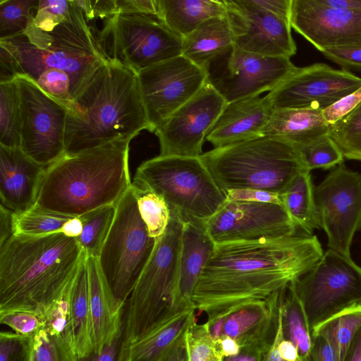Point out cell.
Returning <instances> with one entry per match:
<instances>
[{
  "mask_svg": "<svg viewBox=\"0 0 361 361\" xmlns=\"http://www.w3.org/2000/svg\"><path fill=\"white\" fill-rule=\"evenodd\" d=\"M324 254L317 236L295 233L216 244L193 295L195 310L217 313L281 291Z\"/></svg>",
  "mask_w": 361,
  "mask_h": 361,
  "instance_id": "obj_1",
  "label": "cell"
},
{
  "mask_svg": "<svg viewBox=\"0 0 361 361\" xmlns=\"http://www.w3.org/2000/svg\"><path fill=\"white\" fill-rule=\"evenodd\" d=\"M0 44L14 56L20 75L70 109L78 94L109 59L77 1L57 17H33L22 35Z\"/></svg>",
  "mask_w": 361,
  "mask_h": 361,
  "instance_id": "obj_2",
  "label": "cell"
},
{
  "mask_svg": "<svg viewBox=\"0 0 361 361\" xmlns=\"http://www.w3.org/2000/svg\"><path fill=\"white\" fill-rule=\"evenodd\" d=\"M85 256L62 232L14 234L0 245V312L42 314L69 289Z\"/></svg>",
  "mask_w": 361,
  "mask_h": 361,
  "instance_id": "obj_3",
  "label": "cell"
},
{
  "mask_svg": "<svg viewBox=\"0 0 361 361\" xmlns=\"http://www.w3.org/2000/svg\"><path fill=\"white\" fill-rule=\"evenodd\" d=\"M149 130L137 74L109 59L93 75L68 109L65 155H73Z\"/></svg>",
  "mask_w": 361,
  "mask_h": 361,
  "instance_id": "obj_4",
  "label": "cell"
},
{
  "mask_svg": "<svg viewBox=\"0 0 361 361\" xmlns=\"http://www.w3.org/2000/svg\"><path fill=\"white\" fill-rule=\"evenodd\" d=\"M132 139L112 141L46 168L36 207L68 216L116 205L132 185L128 157Z\"/></svg>",
  "mask_w": 361,
  "mask_h": 361,
  "instance_id": "obj_5",
  "label": "cell"
},
{
  "mask_svg": "<svg viewBox=\"0 0 361 361\" xmlns=\"http://www.w3.org/2000/svg\"><path fill=\"white\" fill-rule=\"evenodd\" d=\"M200 157L224 192L257 189L281 194L296 176L308 170L296 146L271 135L214 148Z\"/></svg>",
  "mask_w": 361,
  "mask_h": 361,
  "instance_id": "obj_6",
  "label": "cell"
},
{
  "mask_svg": "<svg viewBox=\"0 0 361 361\" xmlns=\"http://www.w3.org/2000/svg\"><path fill=\"white\" fill-rule=\"evenodd\" d=\"M183 222L171 212L167 228L157 240L153 252L126 303L124 353L132 343L180 312L175 308V295Z\"/></svg>",
  "mask_w": 361,
  "mask_h": 361,
  "instance_id": "obj_7",
  "label": "cell"
},
{
  "mask_svg": "<svg viewBox=\"0 0 361 361\" xmlns=\"http://www.w3.org/2000/svg\"><path fill=\"white\" fill-rule=\"evenodd\" d=\"M133 183L162 197L183 221L204 223L227 200L200 157L159 155L140 165Z\"/></svg>",
  "mask_w": 361,
  "mask_h": 361,
  "instance_id": "obj_8",
  "label": "cell"
},
{
  "mask_svg": "<svg viewBox=\"0 0 361 361\" xmlns=\"http://www.w3.org/2000/svg\"><path fill=\"white\" fill-rule=\"evenodd\" d=\"M156 241L140 214L131 185L116 204L112 226L97 258L105 284L118 303L126 305Z\"/></svg>",
  "mask_w": 361,
  "mask_h": 361,
  "instance_id": "obj_9",
  "label": "cell"
},
{
  "mask_svg": "<svg viewBox=\"0 0 361 361\" xmlns=\"http://www.w3.org/2000/svg\"><path fill=\"white\" fill-rule=\"evenodd\" d=\"M102 52L135 73L182 55L183 38L157 16L119 13L104 19L95 35Z\"/></svg>",
  "mask_w": 361,
  "mask_h": 361,
  "instance_id": "obj_10",
  "label": "cell"
},
{
  "mask_svg": "<svg viewBox=\"0 0 361 361\" xmlns=\"http://www.w3.org/2000/svg\"><path fill=\"white\" fill-rule=\"evenodd\" d=\"M312 331L342 310L361 303V267L351 257L328 249L317 264L293 281Z\"/></svg>",
  "mask_w": 361,
  "mask_h": 361,
  "instance_id": "obj_11",
  "label": "cell"
},
{
  "mask_svg": "<svg viewBox=\"0 0 361 361\" xmlns=\"http://www.w3.org/2000/svg\"><path fill=\"white\" fill-rule=\"evenodd\" d=\"M297 68L289 58L259 55L235 44L218 53L202 67L206 82L226 102L270 92Z\"/></svg>",
  "mask_w": 361,
  "mask_h": 361,
  "instance_id": "obj_12",
  "label": "cell"
},
{
  "mask_svg": "<svg viewBox=\"0 0 361 361\" xmlns=\"http://www.w3.org/2000/svg\"><path fill=\"white\" fill-rule=\"evenodd\" d=\"M15 80L20 97V148L47 168L65 155L68 109L26 75H18Z\"/></svg>",
  "mask_w": 361,
  "mask_h": 361,
  "instance_id": "obj_13",
  "label": "cell"
},
{
  "mask_svg": "<svg viewBox=\"0 0 361 361\" xmlns=\"http://www.w3.org/2000/svg\"><path fill=\"white\" fill-rule=\"evenodd\" d=\"M314 195L329 249L350 257L353 237L361 228V174L339 164L317 186Z\"/></svg>",
  "mask_w": 361,
  "mask_h": 361,
  "instance_id": "obj_14",
  "label": "cell"
},
{
  "mask_svg": "<svg viewBox=\"0 0 361 361\" xmlns=\"http://www.w3.org/2000/svg\"><path fill=\"white\" fill-rule=\"evenodd\" d=\"M137 74L150 132H155L206 83L203 68L183 55L146 68Z\"/></svg>",
  "mask_w": 361,
  "mask_h": 361,
  "instance_id": "obj_15",
  "label": "cell"
},
{
  "mask_svg": "<svg viewBox=\"0 0 361 361\" xmlns=\"http://www.w3.org/2000/svg\"><path fill=\"white\" fill-rule=\"evenodd\" d=\"M361 87V78L322 63L299 68L264 97L271 110H324Z\"/></svg>",
  "mask_w": 361,
  "mask_h": 361,
  "instance_id": "obj_16",
  "label": "cell"
},
{
  "mask_svg": "<svg viewBox=\"0 0 361 361\" xmlns=\"http://www.w3.org/2000/svg\"><path fill=\"white\" fill-rule=\"evenodd\" d=\"M204 227L216 244L283 237L298 230L283 205L228 200Z\"/></svg>",
  "mask_w": 361,
  "mask_h": 361,
  "instance_id": "obj_17",
  "label": "cell"
},
{
  "mask_svg": "<svg viewBox=\"0 0 361 361\" xmlns=\"http://www.w3.org/2000/svg\"><path fill=\"white\" fill-rule=\"evenodd\" d=\"M225 99L208 83L156 130L161 156L200 157L206 136L224 106Z\"/></svg>",
  "mask_w": 361,
  "mask_h": 361,
  "instance_id": "obj_18",
  "label": "cell"
},
{
  "mask_svg": "<svg viewBox=\"0 0 361 361\" xmlns=\"http://www.w3.org/2000/svg\"><path fill=\"white\" fill-rule=\"evenodd\" d=\"M223 1L236 47L271 57L290 59L296 54L289 21L253 5L250 0Z\"/></svg>",
  "mask_w": 361,
  "mask_h": 361,
  "instance_id": "obj_19",
  "label": "cell"
},
{
  "mask_svg": "<svg viewBox=\"0 0 361 361\" xmlns=\"http://www.w3.org/2000/svg\"><path fill=\"white\" fill-rule=\"evenodd\" d=\"M290 22L319 51L361 47V12L327 7L316 0H292Z\"/></svg>",
  "mask_w": 361,
  "mask_h": 361,
  "instance_id": "obj_20",
  "label": "cell"
},
{
  "mask_svg": "<svg viewBox=\"0 0 361 361\" xmlns=\"http://www.w3.org/2000/svg\"><path fill=\"white\" fill-rule=\"evenodd\" d=\"M281 291L265 299L246 302L208 314L205 324L214 341L227 336L243 347L274 340L278 326Z\"/></svg>",
  "mask_w": 361,
  "mask_h": 361,
  "instance_id": "obj_21",
  "label": "cell"
},
{
  "mask_svg": "<svg viewBox=\"0 0 361 361\" xmlns=\"http://www.w3.org/2000/svg\"><path fill=\"white\" fill-rule=\"evenodd\" d=\"M45 171L20 147L0 145L1 205L14 214L34 207Z\"/></svg>",
  "mask_w": 361,
  "mask_h": 361,
  "instance_id": "obj_22",
  "label": "cell"
},
{
  "mask_svg": "<svg viewBox=\"0 0 361 361\" xmlns=\"http://www.w3.org/2000/svg\"><path fill=\"white\" fill-rule=\"evenodd\" d=\"M271 111L259 96L227 102L206 140L217 148L262 136Z\"/></svg>",
  "mask_w": 361,
  "mask_h": 361,
  "instance_id": "obj_23",
  "label": "cell"
},
{
  "mask_svg": "<svg viewBox=\"0 0 361 361\" xmlns=\"http://www.w3.org/2000/svg\"><path fill=\"white\" fill-rule=\"evenodd\" d=\"M215 245L205 229L204 223L183 222L175 295L177 311L195 308L194 292Z\"/></svg>",
  "mask_w": 361,
  "mask_h": 361,
  "instance_id": "obj_24",
  "label": "cell"
},
{
  "mask_svg": "<svg viewBox=\"0 0 361 361\" xmlns=\"http://www.w3.org/2000/svg\"><path fill=\"white\" fill-rule=\"evenodd\" d=\"M89 303L92 317L93 352H99L111 342L124 324V307L118 303L104 281L97 257H86Z\"/></svg>",
  "mask_w": 361,
  "mask_h": 361,
  "instance_id": "obj_25",
  "label": "cell"
},
{
  "mask_svg": "<svg viewBox=\"0 0 361 361\" xmlns=\"http://www.w3.org/2000/svg\"><path fill=\"white\" fill-rule=\"evenodd\" d=\"M329 127L319 109H274L264 135L279 137L300 147L327 135Z\"/></svg>",
  "mask_w": 361,
  "mask_h": 361,
  "instance_id": "obj_26",
  "label": "cell"
},
{
  "mask_svg": "<svg viewBox=\"0 0 361 361\" xmlns=\"http://www.w3.org/2000/svg\"><path fill=\"white\" fill-rule=\"evenodd\" d=\"M158 18L182 38L205 20L226 14L223 0H157Z\"/></svg>",
  "mask_w": 361,
  "mask_h": 361,
  "instance_id": "obj_27",
  "label": "cell"
},
{
  "mask_svg": "<svg viewBox=\"0 0 361 361\" xmlns=\"http://www.w3.org/2000/svg\"><path fill=\"white\" fill-rule=\"evenodd\" d=\"M234 44L226 14L209 18L183 37L182 55L197 66H203L222 50Z\"/></svg>",
  "mask_w": 361,
  "mask_h": 361,
  "instance_id": "obj_28",
  "label": "cell"
},
{
  "mask_svg": "<svg viewBox=\"0 0 361 361\" xmlns=\"http://www.w3.org/2000/svg\"><path fill=\"white\" fill-rule=\"evenodd\" d=\"M195 311H180L132 343L126 349V361H156L188 329Z\"/></svg>",
  "mask_w": 361,
  "mask_h": 361,
  "instance_id": "obj_29",
  "label": "cell"
},
{
  "mask_svg": "<svg viewBox=\"0 0 361 361\" xmlns=\"http://www.w3.org/2000/svg\"><path fill=\"white\" fill-rule=\"evenodd\" d=\"M69 293L75 350L78 357H83L92 353L94 348L85 255L71 283Z\"/></svg>",
  "mask_w": 361,
  "mask_h": 361,
  "instance_id": "obj_30",
  "label": "cell"
},
{
  "mask_svg": "<svg viewBox=\"0 0 361 361\" xmlns=\"http://www.w3.org/2000/svg\"><path fill=\"white\" fill-rule=\"evenodd\" d=\"M314 191L310 171L305 170L281 193L283 206L288 214L298 228L308 235L321 228Z\"/></svg>",
  "mask_w": 361,
  "mask_h": 361,
  "instance_id": "obj_31",
  "label": "cell"
},
{
  "mask_svg": "<svg viewBox=\"0 0 361 361\" xmlns=\"http://www.w3.org/2000/svg\"><path fill=\"white\" fill-rule=\"evenodd\" d=\"M293 283L281 290L280 293L279 310L283 335L295 345L302 359L311 361V330Z\"/></svg>",
  "mask_w": 361,
  "mask_h": 361,
  "instance_id": "obj_32",
  "label": "cell"
},
{
  "mask_svg": "<svg viewBox=\"0 0 361 361\" xmlns=\"http://www.w3.org/2000/svg\"><path fill=\"white\" fill-rule=\"evenodd\" d=\"M360 327L361 303H358L316 326L311 335L325 337L334 348L337 361H344L348 348Z\"/></svg>",
  "mask_w": 361,
  "mask_h": 361,
  "instance_id": "obj_33",
  "label": "cell"
},
{
  "mask_svg": "<svg viewBox=\"0 0 361 361\" xmlns=\"http://www.w3.org/2000/svg\"><path fill=\"white\" fill-rule=\"evenodd\" d=\"M116 215V205H107L80 216L82 231L76 240L86 257L98 258Z\"/></svg>",
  "mask_w": 361,
  "mask_h": 361,
  "instance_id": "obj_34",
  "label": "cell"
},
{
  "mask_svg": "<svg viewBox=\"0 0 361 361\" xmlns=\"http://www.w3.org/2000/svg\"><path fill=\"white\" fill-rule=\"evenodd\" d=\"M21 114L16 80L0 83V145L20 147Z\"/></svg>",
  "mask_w": 361,
  "mask_h": 361,
  "instance_id": "obj_35",
  "label": "cell"
},
{
  "mask_svg": "<svg viewBox=\"0 0 361 361\" xmlns=\"http://www.w3.org/2000/svg\"><path fill=\"white\" fill-rule=\"evenodd\" d=\"M140 214L149 235L156 240L165 233L171 217L170 209L162 197L132 183Z\"/></svg>",
  "mask_w": 361,
  "mask_h": 361,
  "instance_id": "obj_36",
  "label": "cell"
},
{
  "mask_svg": "<svg viewBox=\"0 0 361 361\" xmlns=\"http://www.w3.org/2000/svg\"><path fill=\"white\" fill-rule=\"evenodd\" d=\"M39 0H0V40L23 34L38 8Z\"/></svg>",
  "mask_w": 361,
  "mask_h": 361,
  "instance_id": "obj_37",
  "label": "cell"
},
{
  "mask_svg": "<svg viewBox=\"0 0 361 361\" xmlns=\"http://www.w3.org/2000/svg\"><path fill=\"white\" fill-rule=\"evenodd\" d=\"M71 218L35 206L23 213L13 215L14 234L39 236L61 232L63 225Z\"/></svg>",
  "mask_w": 361,
  "mask_h": 361,
  "instance_id": "obj_38",
  "label": "cell"
},
{
  "mask_svg": "<svg viewBox=\"0 0 361 361\" xmlns=\"http://www.w3.org/2000/svg\"><path fill=\"white\" fill-rule=\"evenodd\" d=\"M328 135L340 148L344 158L361 160V103L331 125Z\"/></svg>",
  "mask_w": 361,
  "mask_h": 361,
  "instance_id": "obj_39",
  "label": "cell"
},
{
  "mask_svg": "<svg viewBox=\"0 0 361 361\" xmlns=\"http://www.w3.org/2000/svg\"><path fill=\"white\" fill-rule=\"evenodd\" d=\"M72 343L41 329L32 337L29 361H77Z\"/></svg>",
  "mask_w": 361,
  "mask_h": 361,
  "instance_id": "obj_40",
  "label": "cell"
},
{
  "mask_svg": "<svg viewBox=\"0 0 361 361\" xmlns=\"http://www.w3.org/2000/svg\"><path fill=\"white\" fill-rule=\"evenodd\" d=\"M298 148L306 168L310 171L315 169L334 168L343 164L345 159L328 134Z\"/></svg>",
  "mask_w": 361,
  "mask_h": 361,
  "instance_id": "obj_41",
  "label": "cell"
},
{
  "mask_svg": "<svg viewBox=\"0 0 361 361\" xmlns=\"http://www.w3.org/2000/svg\"><path fill=\"white\" fill-rule=\"evenodd\" d=\"M186 339L189 361L223 360L206 324H198L195 317L186 331Z\"/></svg>",
  "mask_w": 361,
  "mask_h": 361,
  "instance_id": "obj_42",
  "label": "cell"
},
{
  "mask_svg": "<svg viewBox=\"0 0 361 361\" xmlns=\"http://www.w3.org/2000/svg\"><path fill=\"white\" fill-rule=\"evenodd\" d=\"M70 288L60 299L42 314V317L44 321L43 328L51 334L61 336L74 345L71 317Z\"/></svg>",
  "mask_w": 361,
  "mask_h": 361,
  "instance_id": "obj_43",
  "label": "cell"
},
{
  "mask_svg": "<svg viewBox=\"0 0 361 361\" xmlns=\"http://www.w3.org/2000/svg\"><path fill=\"white\" fill-rule=\"evenodd\" d=\"M1 324L9 326L15 333L32 337L44 327L42 317L33 311L13 310L0 312Z\"/></svg>",
  "mask_w": 361,
  "mask_h": 361,
  "instance_id": "obj_44",
  "label": "cell"
},
{
  "mask_svg": "<svg viewBox=\"0 0 361 361\" xmlns=\"http://www.w3.org/2000/svg\"><path fill=\"white\" fill-rule=\"evenodd\" d=\"M32 337L9 331L0 333V361H29Z\"/></svg>",
  "mask_w": 361,
  "mask_h": 361,
  "instance_id": "obj_45",
  "label": "cell"
},
{
  "mask_svg": "<svg viewBox=\"0 0 361 361\" xmlns=\"http://www.w3.org/2000/svg\"><path fill=\"white\" fill-rule=\"evenodd\" d=\"M124 324L115 338L106 344L99 352H92L83 357H78L77 361H126L123 353Z\"/></svg>",
  "mask_w": 361,
  "mask_h": 361,
  "instance_id": "obj_46",
  "label": "cell"
},
{
  "mask_svg": "<svg viewBox=\"0 0 361 361\" xmlns=\"http://www.w3.org/2000/svg\"><path fill=\"white\" fill-rule=\"evenodd\" d=\"M329 60L343 69L361 71V47H334L321 51Z\"/></svg>",
  "mask_w": 361,
  "mask_h": 361,
  "instance_id": "obj_47",
  "label": "cell"
},
{
  "mask_svg": "<svg viewBox=\"0 0 361 361\" xmlns=\"http://www.w3.org/2000/svg\"><path fill=\"white\" fill-rule=\"evenodd\" d=\"M361 103V87L343 97L322 111L327 123L331 126L339 121Z\"/></svg>",
  "mask_w": 361,
  "mask_h": 361,
  "instance_id": "obj_48",
  "label": "cell"
},
{
  "mask_svg": "<svg viewBox=\"0 0 361 361\" xmlns=\"http://www.w3.org/2000/svg\"><path fill=\"white\" fill-rule=\"evenodd\" d=\"M232 201L272 203L283 205L281 194L257 189H233L225 192Z\"/></svg>",
  "mask_w": 361,
  "mask_h": 361,
  "instance_id": "obj_49",
  "label": "cell"
},
{
  "mask_svg": "<svg viewBox=\"0 0 361 361\" xmlns=\"http://www.w3.org/2000/svg\"><path fill=\"white\" fill-rule=\"evenodd\" d=\"M116 14L137 13L158 18L157 0H115Z\"/></svg>",
  "mask_w": 361,
  "mask_h": 361,
  "instance_id": "obj_50",
  "label": "cell"
},
{
  "mask_svg": "<svg viewBox=\"0 0 361 361\" xmlns=\"http://www.w3.org/2000/svg\"><path fill=\"white\" fill-rule=\"evenodd\" d=\"M274 340L241 347L238 355L223 357L222 361H262L264 355L267 352Z\"/></svg>",
  "mask_w": 361,
  "mask_h": 361,
  "instance_id": "obj_51",
  "label": "cell"
},
{
  "mask_svg": "<svg viewBox=\"0 0 361 361\" xmlns=\"http://www.w3.org/2000/svg\"><path fill=\"white\" fill-rule=\"evenodd\" d=\"M312 339L311 361H337L335 350L325 337L315 335Z\"/></svg>",
  "mask_w": 361,
  "mask_h": 361,
  "instance_id": "obj_52",
  "label": "cell"
},
{
  "mask_svg": "<svg viewBox=\"0 0 361 361\" xmlns=\"http://www.w3.org/2000/svg\"><path fill=\"white\" fill-rule=\"evenodd\" d=\"M20 72L12 54L0 44V83L15 80Z\"/></svg>",
  "mask_w": 361,
  "mask_h": 361,
  "instance_id": "obj_53",
  "label": "cell"
},
{
  "mask_svg": "<svg viewBox=\"0 0 361 361\" xmlns=\"http://www.w3.org/2000/svg\"><path fill=\"white\" fill-rule=\"evenodd\" d=\"M250 1L253 5L290 22L292 0H250Z\"/></svg>",
  "mask_w": 361,
  "mask_h": 361,
  "instance_id": "obj_54",
  "label": "cell"
},
{
  "mask_svg": "<svg viewBox=\"0 0 361 361\" xmlns=\"http://www.w3.org/2000/svg\"><path fill=\"white\" fill-rule=\"evenodd\" d=\"M186 331L156 361H189Z\"/></svg>",
  "mask_w": 361,
  "mask_h": 361,
  "instance_id": "obj_55",
  "label": "cell"
},
{
  "mask_svg": "<svg viewBox=\"0 0 361 361\" xmlns=\"http://www.w3.org/2000/svg\"><path fill=\"white\" fill-rule=\"evenodd\" d=\"M13 215L11 212L0 206V245L14 235Z\"/></svg>",
  "mask_w": 361,
  "mask_h": 361,
  "instance_id": "obj_56",
  "label": "cell"
},
{
  "mask_svg": "<svg viewBox=\"0 0 361 361\" xmlns=\"http://www.w3.org/2000/svg\"><path fill=\"white\" fill-rule=\"evenodd\" d=\"M217 349L223 357L238 355L240 350V345L233 339L224 336L215 341Z\"/></svg>",
  "mask_w": 361,
  "mask_h": 361,
  "instance_id": "obj_57",
  "label": "cell"
},
{
  "mask_svg": "<svg viewBox=\"0 0 361 361\" xmlns=\"http://www.w3.org/2000/svg\"><path fill=\"white\" fill-rule=\"evenodd\" d=\"M319 4L336 8L361 12V0H316Z\"/></svg>",
  "mask_w": 361,
  "mask_h": 361,
  "instance_id": "obj_58",
  "label": "cell"
},
{
  "mask_svg": "<svg viewBox=\"0 0 361 361\" xmlns=\"http://www.w3.org/2000/svg\"><path fill=\"white\" fill-rule=\"evenodd\" d=\"M344 361H361V327L353 337Z\"/></svg>",
  "mask_w": 361,
  "mask_h": 361,
  "instance_id": "obj_59",
  "label": "cell"
},
{
  "mask_svg": "<svg viewBox=\"0 0 361 361\" xmlns=\"http://www.w3.org/2000/svg\"><path fill=\"white\" fill-rule=\"evenodd\" d=\"M82 223L79 216L69 219L63 225L61 232L71 238H78L82 233Z\"/></svg>",
  "mask_w": 361,
  "mask_h": 361,
  "instance_id": "obj_60",
  "label": "cell"
},
{
  "mask_svg": "<svg viewBox=\"0 0 361 361\" xmlns=\"http://www.w3.org/2000/svg\"><path fill=\"white\" fill-rule=\"evenodd\" d=\"M262 361H292L290 360L283 356H282L277 348V346L274 341H273L271 345L267 350V352L264 355ZM298 361H307L303 359L299 360Z\"/></svg>",
  "mask_w": 361,
  "mask_h": 361,
  "instance_id": "obj_61",
  "label": "cell"
}]
</instances>
